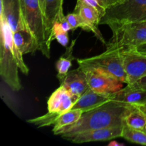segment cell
Segmentation results:
<instances>
[{
    "label": "cell",
    "mask_w": 146,
    "mask_h": 146,
    "mask_svg": "<svg viewBox=\"0 0 146 146\" xmlns=\"http://www.w3.org/2000/svg\"><path fill=\"white\" fill-rule=\"evenodd\" d=\"M131 106L125 103L111 100L84 113L78 122L65 128L60 135L66 139L89 130L123 125L124 116Z\"/></svg>",
    "instance_id": "cell-1"
},
{
    "label": "cell",
    "mask_w": 146,
    "mask_h": 146,
    "mask_svg": "<svg viewBox=\"0 0 146 146\" xmlns=\"http://www.w3.org/2000/svg\"><path fill=\"white\" fill-rule=\"evenodd\" d=\"M0 75L6 84L13 91L21 89L19 76V66L14 55L13 32L4 17L0 16Z\"/></svg>",
    "instance_id": "cell-2"
},
{
    "label": "cell",
    "mask_w": 146,
    "mask_h": 146,
    "mask_svg": "<svg viewBox=\"0 0 146 146\" xmlns=\"http://www.w3.org/2000/svg\"><path fill=\"white\" fill-rule=\"evenodd\" d=\"M146 21V0H118L108 8L100 24L111 31L123 24Z\"/></svg>",
    "instance_id": "cell-3"
},
{
    "label": "cell",
    "mask_w": 146,
    "mask_h": 146,
    "mask_svg": "<svg viewBox=\"0 0 146 146\" xmlns=\"http://www.w3.org/2000/svg\"><path fill=\"white\" fill-rule=\"evenodd\" d=\"M122 48L106 46L104 53L94 56L77 59L78 67L84 71L97 70L127 84V77L123 64Z\"/></svg>",
    "instance_id": "cell-4"
},
{
    "label": "cell",
    "mask_w": 146,
    "mask_h": 146,
    "mask_svg": "<svg viewBox=\"0 0 146 146\" xmlns=\"http://www.w3.org/2000/svg\"><path fill=\"white\" fill-rule=\"evenodd\" d=\"M24 23L38 44V51L46 58L51 56V43L46 34L45 19L39 0H21Z\"/></svg>",
    "instance_id": "cell-5"
},
{
    "label": "cell",
    "mask_w": 146,
    "mask_h": 146,
    "mask_svg": "<svg viewBox=\"0 0 146 146\" xmlns=\"http://www.w3.org/2000/svg\"><path fill=\"white\" fill-rule=\"evenodd\" d=\"M111 40L106 46L128 48L146 43V21L123 24L112 30Z\"/></svg>",
    "instance_id": "cell-6"
},
{
    "label": "cell",
    "mask_w": 146,
    "mask_h": 146,
    "mask_svg": "<svg viewBox=\"0 0 146 146\" xmlns=\"http://www.w3.org/2000/svg\"><path fill=\"white\" fill-rule=\"evenodd\" d=\"M127 84H132L146 76V55L133 48L121 50Z\"/></svg>",
    "instance_id": "cell-7"
},
{
    "label": "cell",
    "mask_w": 146,
    "mask_h": 146,
    "mask_svg": "<svg viewBox=\"0 0 146 146\" xmlns=\"http://www.w3.org/2000/svg\"><path fill=\"white\" fill-rule=\"evenodd\" d=\"M89 88L98 93L113 94L122 89V81L97 70L85 71Z\"/></svg>",
    "instance_id": "cell-8"
},
{
    "label": "cell",
    "mask_w": 146,
    "mask_h": 146,
    "mask_svg": "<svg viewBox=\"0 0 146 146\" xmlns=\"http://www.w3.org/2000/svg\"><path fill=\"white\" fill-rule=\"evenodd\" d=\"M123 125L89 130V131L78 133L72 136L68 137L66 138V140L71 141L74 143L111 141L113 139L122 136Z\"/></svg>",
    "instance_id": "cell-9"
},
{
    "label": "cell",
    "mask_w": 146,
    "mask_h": 146,
    "mask_svg": "<svg viewBox=\"0 0 146 146\" xmlns=\"http://www.w3.org/2000/svg\"><path fill=\"white\" fill-rule=\"evenodd\" d=\"M9 25L12 32L27 29L23 17L21 0H1V14Z\"/></svg>",
    "instance_id": "cell-10"
},
{
    "label": "cell",
    "mask_w": 146,
    "mask_h": 146,
    "mask_svg": "<svg viewBox=\"0 0 146 146\" xmlns=\"http://www.w3.org/2000/svg\"><path fill=\"white\" fill-rule=\"evenodd\" d=\"M74 11L79 14L85 22L86 27L84 31L92 32L97 39L101 41L104 45H106V41L98 28L102 17L98 11L79 1H77Z\"/></svg>",
    "instance_id": "cell-11"
},
{
    "label": "cell",
    "mask_w": 146,
    "mask_h": 146,
    "mask_svg": "<svg viewBox=\"0 0 146 146\" xmlns=\"http://www.w3.org/2000/svg\"><path fill=\"white\" fill-rule=\"evenodd\" d=\"M77 99L64 86L61 85L48 98L47 101L48 112L63 113L70 111Z\"/></svg>",
    "instance_id": "cell-12"
},
{
    "label": "cell",
    "mask_w": 146,
    "mask_h": 146,
    "mask_svg": "<svg viewBox=\"0 0 146 146\" xmlns=\"http://www.w3.org/2000/svg\"><path fill=\"white\" fill-rule=\"evenodd\" d=\"M61 85L64 86L74 96L78 98L89 88L86 72L79 67L69 71Z\"/></svg>",
    "instance_id": "cell-13"
},
{
    "label": "cell",
    "mask_w": 146,
    "mask_h": 146,
    "mask_svg": "<svg viewBox=\"0 0 146 146\" xmlns=\"http://www.w3.org/2000/svg\"><path fill=\"white\" fill-rule=\"evenodd\" d=\"M112 100V94H103L88 88L74 104L72 109H78L85 113Z\"/></svg>",
    "instance_id": "cell-14"
},
{
    "label": "cell",
    "mask_w": 146,
    "mask_h": 146,
    "mask_svg": "<svg viewBox=\"0 0 146 146\" xmlns=\"http://www.w3.org/2000/svg\"><path fill=\"white\" fill-rule=\"evenodd\" d=\"M112 100L131 106H140L146 103V90L127 84L125 88L112 94Z\"/></svg>",
    "instance_id": "cell-15"
},
{
    "label": "cell",
    "mask_w": 146,
    "mask_h": 146,
    "mask_svg": "<svg viewBox=\"0 0 146 146\" xmlns=\"http://www.w3.org/2000/svg\"><path fill=\"white\" fill-rule=\"evenodd\" d=\"M63 4L64 0H45L44 19L47 36L51 44L52 41L51 34L53 24L56 21H60L65 17L63 10Z\"/></svg>",
    "instance_id": "cell-16"
},
{
    "label": "cell",
    "mask_w": 146,
    "mask_h": 146,
    "mask_svg": "<svg viewBox=\"0 0 146 146\" xmlns=\"http://www.w3.org/2000/svg\"><path fill=\"white\" fill-rule=\"evenodd\" d=\"M84 113L82 111L78 109H71L65 113L60 114L56 119L53 125V133L54 135H59L65 128L74 125L78 121Z\"/></svg>",
    "instance_id": "cell-17"
},
{
    "label": "cell",
    "mask_w": 146,
    "mask_h": 146,
    "mask_svg": "<svg viewBox=\"0 0 146 146\" xmlns=\"http://www.w3.org/2000/svg\"><path fill=\"white\" fill-rule=\"evenodd\" d=\"M76 40L77 38H75L71 41L70 45L66 48L65 53L62 54L56 61V68L57 71L56 77L60 83L62 82L66 76L67 75L72 66V61L75 59V57L73 56V54H74V46L76 42Z\"/></svg>",
    "instance_id": "cell-18"
},
{
    "label": "cell",
    "mask_w": 146,
    "mask_h": 146,
    "mask_svg": "<svg viewBox=\"0 0 146 146\" xmlns=\"http://www.w3.org/2000/svg\"><path fill=\"white\" fill-rule=\"evenodd\" d=\"M124 124L130 128L138 130H145L146 127V115L139 108L132 106L123 118Z\"/></svg>",
    "instance_id": "cell-19"
},
{
    "label": "cell",
    "mask_w": 146,
    "mask_h": 146,
    "mask_svg": "<svg viewBox=\"0 0 146 146\" xmlns=\"http://www.w3.org/2000/svg\"><path fill=\"white\" fill-rule=\"evenodd\" d=\"M121 138L133 143L146 145V131L130 128L125 124H124L123 128Z\"/></svg>",
    "instance_id": "cell-20"
},
{
    "label": "cell",
    "mask_w": 146,
    "mask_h": 146,
    "mask_svg": "<svg viewBox=\"0 0 146 146\" xmlns=\"http://www.w3.org/2000/svg\"><path fill=\"white\" fill-rule=\"evenodd\" d=\"M51 39L56 40L58 44L63 46H67L69 41V36L68 32L64 31L62 29L61 23L58 21H56L53 24L51 34Z\"/></svg>",
    "instance_id": "cell-21"
},
{
    "label": "cell",
    "mask_w": 146,
    "mask_h": 146,
    "mask_svg": "<svg viewBox=\"0 0 146 146\" xmlns=\"http://www.w3.org/2000/svg\"><path fill=\"white\" fill-rule=\"evenodd\" d=\"M66 18L71 24V27H72V31H74L78 28L82 29L83 30H84L85 29V22L81 18V16L77 13L74 12V11L72 13H68L66 15Z\"/></svg>",
    "instance_id": "cell-22"
},
{
    "label": "cell",
    "mask_w": 146,
    "mask_h": 146,
    "mask_svg": "<svg viewBox=\"0 0 146 146\" xmlns=\"http://www.w3.org/2000/svg\"><path fill=\"white\" fill-rule=\"evenodd\" d=\"M77 1H81V2L84 3V4L94 8V9H96L98 11V14L101 15V17H103L105 15L106 9L104 8L97 0H77Z\"/></svg>",
    "instance_id": "cell-23"
},
{
    "label": "cell",
    "mask_w": 146,
    "mask_h": 146,
    "mask_svg": "<svg viewBox=\"0 0 146 146\" xmlns=\"http://www.w3.org/2000/svg\"><path fill=\"white\" fill-rule=\"evenodd\" d=\"M58 21H60L61 27H62V29L64 30V31H66V32H68L69 31H72V27H71V24H69L68 20H67L66 18V15L64 18L61 19Z\"/></svg>",
    "instance_id": "cell-24"
},
{
    "label": "cell",
    "mask_w": 146,
    "mask_h": 146,
    "mask_svg": "<svg viewBox=\"0 0 146 146\" xmlns=\"http://www.w3.org/2000/svg\"><path fill=\"white\" fill-rule=\"evenodd\" d=\"M131 85L134 86L138 87V88H143V89L146 90V76H145L143 77L141 79L137 81L136 82L133 83V84H131Z\"/></svg>",
    "instance_id": "cell-25"
},
{
    "label": "cell",
    "mask_w": 146,
    "mask_h": 146,
    "mask_svg": "<svg viewBox=\"0 0 146 146\" xmlns=\"http://www.w3.org/2000/svg\"><path fill=\"white\" fill-rule=\"evenodd\" d=\"M103 7L105 9L109 8L110 7H111L112 5H113L114 4L117 2L118 0H97Z\"/></svg>",
    "instance_id": "cell-26"
},
{
    "label": "cell",
    "mask_w": 146,
    "mask_h": 146,
    "mask_svg": "<svg viewBox=\"0 0 146 146\" xmlns=\"http://www.w3.org/2000/svg\"><path fill=\"white\" fill-rule=\"evenodd\" d=\"M133 48V49L135 50V51L141 53V54H145V55H146V43L145 44H141V45L139 46H137L133 47V48Z\"/></svg>",
    "instance_id": "cell-27"
},
{
    "label": "cell",
    "mask_w": 146,
    "mask_h": 146,
    "mask_svg": "<svg viewBox=\"0 0 146 146\" xmlns=\"http://www.w3.org/2000/svg\"><path fill=\"white\" fill-rule=\"evenodd\" d=\"M108 145L109 146H123L124 144L117 142L116 141H112L108 143Z\"/></svg>",
    "instance_id": "cell-28"
},
{
    "label": "cell",
    "mask_w": 146,
    "mask_h": 146,
    "mask_svg": "<svg viewBox=\"0 0 146 146\" xmlns=\"http://www.w3.org/2000/svg\"><path fill=\"white\" fill-rule=\"evenodd\" d=\"M136 107L138 108H139L141 111H142L143 113H145L146 115V103L144 104H142V105H140V106H136Z\"/></svg>",
    "instance_id": "cell-29"
},
{
    "label": "cell",
    "mask_w": 146,
    "mask_h": 146,
    "mask_svg": "<svg viewBox=\"0 0 146 146\" xmlns=\"http://www.w3.org/2000/svg\"><path fill=\"white\" fill-rule=\"evenodd\" d=\"M40 4H41V7L42 9L43 13L44 15V8H45V0H39Z\"/></svg>",
    "instance_id": "cell-30"
},
{
    "label": "cell",
    "mask_w": 146,
    "mask_h": 146,
    "mask_svg": "<svg viewBox=\"0 0 146 146\" xmlns=\"http://www.w3.org/2000/svg\"><path fill=\"white\" fill-rule=\"evenodd\" d=\"M144 131H146V127H145V130H144Z\"/></svg>",
    "instance_id": "cell-31"
}]
</instances>
